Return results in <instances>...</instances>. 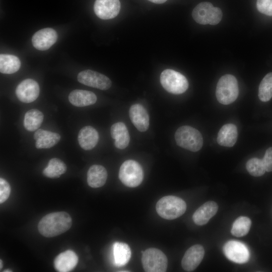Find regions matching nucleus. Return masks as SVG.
I'll return each instance as SVG.
<instances>
[{"mask_svg":"<svg viewBox=\"0 0 272 272\" xmlns=\"http://www.w3.org/2000/svg\"><path fill=\"white\" fill-rule=\"evenodd\" d=\"M72 224V218L67 213L57 212L44 216L39 221L38 228L43 236L52 237L67 231Z\"/></svg>","mask_w":272,"mask_h":272,"instance_id":"f257e3e1","label":"nucleus"},{"mask_svg":"<svg viewBox=\"0 0 272 272\" xmlns=\"http://www.w3.org/2000/svg\"><path fill=\"white\" fill-rule=\"evenodd\" d=\"M156 209L158 214L162 218L173 220L180 217L185 213L186 204L179 197L167 195L158 201Z\"/></svg>","mask_w":272,"mask_h":272,"instance_id":"f03ea898","label":"nucleus"},{"mask_svg":"<svg viewBox=\"0 0 272 272\" xmlns=\"http://www.w3.org/2000/svg\"><path fill=\"white\" fill-rule=\"evenodd\" d=\"M178 146L192 152L198 151L203 145V138L196 129L188 125L179 127L175 133Z\"/></svg>","mask_w":272,"mask_h":272,"instance_id":"7ed1b4c3","label":"nucleus"},{"mask_svg":"<svg viewBox=\"0 0 272 272\" xmlns=\"http://www.w3.org/2000/svg\"><path fill=\"white\" fill-rule=\"evenodd\" d=\"M239 89L236 78L231 75L223 76L219 80L216 91L217 100L221 104L228 105L238 97Z\"/></svg>","mask_w":272,"mask_h":272,"instance_id":"20e7f679","label":"nucleus"},{"mask_svg":"<svg viewBox=\"0 0 272 272\" xmlns=\"http://www.w3.org/2000/svg\"><path fill=\"white\" fill-rule=\"evenodd\" d=\"M160 81L164 89L173 94L183 93L188 87V82L185 77L171 69L164 70L161 74Z\"/></svg>","mask_w":272,"mask_h":272,"instance_id":"39448f33","label":"nucleus"},{"mask_svg":"<svg viewBox=\"0 0 272 272\" xmlns=\"http://www.w3.org/2000/svg\"><path fill=\"white\" fill-rule=\"evenodd\" d=\"M121 182L129 187H135L142 182L144 172L141 165L137 161L128 160L121 165L118 174Z\"/></svg>","mask_w":272,"mask_h":272,"instance_id":"423d86ee","label":"nucleus"},{"mask_svg":"<svg viewBox=\"0 0 272 272\" xmlns=\"http://www.w3.org/2000/svg\"><path fill=\"white\" fill-rule=\"evenodd\" d=\"M192 16L194 20L201 25H217L221 20V10L209 2L198 4L193 10Z\"/></svg>","mask_w":272,"mask_h":272,"instance_id":"0eeeda50","label":"nucleus"},{"mask_svg":"<svg viewBox=\"0 0 272 272\" xmlns=\"http://www.w3.org/2000/svg\"><path fill=\"white\" fill-rule=\"evenodd\" d=\"M142 263L145 271L165 272L167 268L168 260L161 250L150 248L143 252Z\"/></svg>","mask_w":272,"mask_h":272,"instance_id":"6e6552de","label":"nucleus"},{"mask_svg":"<svg viewBox=\"0 0 272 272\" xmlns=\"http://www.w3.org/2000/svg\"><path fill=\"white\" fill-rule=\"evenodd\" d=\"M77 78L80 83L101 90H107L111 86V81L107 77L90 70L80 72Z\"/></svg>","mask_w":272,"mask_h":272,"instance_id":"1a4fd4ad","label":"nucleus"},{"mask_svg":"<svg viewBox=\"0 0 272 272\" xmlns=\"http://www.w3.org/2000/svg\"><path fill=\"white\" fill-rule=\"evenodd\" d=\"M223 252L228 259L235 263H244L249 259L248 248L239 241L231 240L227 242L223 246Z\"/></svg>","mask_w":272,"mask_h":272,"instance_id":"9d476101","label":"nucleus"},{"mask_svg":"<svg viewBox=\"0 0 272 272\" xmlns=\"http://www.w3.org/2000/svg\"><path fill=\"white\" fill-rule=\"evenodd\" d=\"M40 88L35 80L27 79L22 81L16 89V94L18 99L25 103L34 101L39 96Z\"/></svg>","mask_w":272,"mask_h":272,"instance_id":"9b49d317","label":"nucleus"},{"mask_svg":"<svg viewBox=\"0 0 272 272\" xmlns=\"http://www.w3.org/2000/svg\"><path fill=\"white\" fill-rule=\"evenodd\" d=\"M120 9L119 0H96L94 10L98 17L103 20L115 18Z\"/></svg>","mask_w":272,"mask_h":272,"instance_id":"f8f14e48","label":"nucleus"},{"mask_svg":"<svg viewBox=\"0 0 272 272\" xmlns=\"http://www.w3.org/2000/svg\"><path fill=\"white\" fill-rule=\"evenodd\" d=\"M205 255V249L200 244L191 246L185 252L181 260V266L186 271H192L198 266Z\"/></svg>","mask_w":272,"mask_h":272,"instance_id":"ddd939ff","label":"nucleus"},{"mask_svg":"<svg viewBox=\"0 0 272 272\" xmlns=\"http://www.w3.org/2000/svg\"><path fill=\"white\" fill-rule=\"evenodd\" d=\"M57 39V34L51 28H46L37 31L32 36L33 46L39 50H46L51 47Z\"/></svg>","mask_w":272,"mask_h":272,"instance_id":"4468645a","label":"nucleus"},{"mask_svg":"<svg viewBox=\"0 0 272 272\" xmlns=\"http://www.w3.org/2000/svg\"><path fill=\"white\" fill-rule=\"evenodd\" d=\"M131 121L141 132L146 131L149 126V117L147 110L140 104L132 105L129 110Z\"/></svg>","mask_w":272,"mask_h":272,"instance_id":"2eb2a0df","label":"nucleus"},{"mask_svg":"<svg viewBox=\"0 0 272 272\" xmlns=\"http://www.w3.org/2000/svg\"><path fill=\"white\" fill-rule=\"evenodd\" d=\"M218 206L213 201H209L200 206L194 213L192 220L198 226L206 224L217 213Z\"/></svg>","mask_w":272,"mask_h":272,"instance_id":"dca6fc26","label":"nucleus"},{"mask_svg":"<svg viewBox=\"0 0 272 272\" xmlns=\"http://www.w3.org/2000/svg\"><path fill=\"white\" fill-rule=\"evenodd\" d=\"M78 262V257L72 250H68L58 254L54 260V266L59 272L72 270Z\"/></svg>","mask_w":272,"mask_h":272,"instance_id":"f3484780","label":"nucleus"},{"mask_svg":"<svg viewBox=\"0 0 272 272\" xmlns=\"http://www.w3.org/2000/svg\"><path fill=\"white\" fill-rule=\"evenodd\" d=\"M35 147L37 149H49L55 145L60 140V135L56 132L38 129L34 133Z\"/></svg>","mask_w":272,"mask_h":272,"instance_id":"a211bd4d","label":"nucleus"},{"mask_svg":"<svg viewBox=\"0 0 272 272\" xmlns=\"http://www.w3.org/2000/svg\"><path fill=\"white\" fill-rule=\"evenodd\" d=\"M78 142L81 147L85 150L93 149L97 144L99 134L96 129L91 126H86L79 131Z\"/></svg>","mask_w":272,"mask_h":272,"instance_id":"6ab92c4d","label":"nucleus"},{"mask_svg":"<svg viewBox=\"0 0 272 272\" xmlns=\"http://www.w3.org/2000/svg\"><path fill=\"white\" fill-rule=\"evenodd\" d=\"M111 137L115 140V146L119 149L126 148L129 143L130 137L125 124L122 122L113 124L110 128Z\"/></svg>","mask_w":272,"mask_h":272,"instance_id":"aec40b11","label":"nucleus"},{"mask_svg":"<svg viewBox=\"0 0 272 272\" xmlns=\"http://www.w3.org/2000/svg\"><path fill=\"white\" fill-rule=\"evenodd\" d=\"M70 102L77 107H85L95 104L97 101L96 95L92 92L75 90L69 95Z\"/></svg>","mask_w":272,"mask_h":272,"instance_id":"412c9836","label":"nucleus"},{"mask_svg":"<svg viewBox=\"0 0 272 272\" xmlns=\"http://www.w3.org/2000/svg\"><path fill=\"white\" fill-rule=\"evenodd\" d=\"M238 137L236 126L232 123L224 125L220 129L217 141L220 145L231 147L236 143Z\"/></svg>","mask_w":272,"mask_h":272,"instance_id":"4be33fe9","label":"nucleus"},{"mask_svg":"<svg viewBox=\"0 0 272 272\" xmlns=\"http://www.w3.org/2000/svg\"><path fill=\"white\" fill-rule=\"evenodd\" d=\"M107 178V172L103 166L93 165L87 172V183L92 188L103 186Z\"/></svg>","mask_w":272,"mask_h":272,"instance_id":"5701e85b","label":"nucleus"},{"mask_svg":"<svg viewBox=\"0 0 272 272\" xmlns=\"http://www.w3.org/2000/svg\"><path fill=\"white\" fill-rule=\"evenodd\" d=\"M19 58L14 55L1 54L0 72L5 74H12L17 72L20 68Z\"/></svg>","mask_w":272,"mask_h":272,"instance_id":"b1692460","label":"nucleus"},{"mask_svg":"<svg viewBox=\"0 0 272 272\" xmlns=\"http://www.w3.org/2000/svg\"><path fill=\"white\" fill-rule=\"evenodd\" d=\"M113 255L115 264L121 266L126 264L131 257L129 246L122 242H115L113 245Z\"/></svg>","mask_w":272,"mask_h":272,"instance_id":"393cba45","label":"nucleus"},{"mask_svg":"<svg viewBox=\"0 0 272 272\" xmlns=\"http://www.w3.org/2000/svg\"><path fill=\"white\" fill-rule=\"evenodd\" d=\"M44 118L42 112L37 109L27 111L25 114L24 125L26 129L34 131L41 126Z\"/></svg>","mask_w":272,"mask_h":272,"instance_id":"a878e982","label":"nucleus"},{"mask_svg":"<svg viewBox=\"0 0 272 272\" xmlns=\"http://www.w3.org/2000/svg\"><path fill=\"white\" fill-rule=\"evenodd\" d=\"M66 171L64 163L58 158H52L49 161L47 166L43 170V174L48 178H56Z\"/></svg>","mask_w":272,"mask_h":272,"instance_id":"bb28decb","label":"nucleus"},{"mask_svg":"<svg viewBox=\"0 0 272 272\" xmlns=\"http://www.w3.org/2000/svg\"><path fill=\"white\" fill-rule=\"evenodd\" d=\"M251 225V221L249 218L240 216L234 222L231 233L235 237L244 236L248 233Z\"/></svg>","mask_w":272,"mask_h":272,"instance_id":"cd10ccee","label":"nucleus"},{"mask_svg":"<svg viewBox=\"0 0 272 272\" xmlns=\"http://www.w3.org/2000/svg\"><path fill=\"white\" fill-rule=\"evenodd\" d=\"M258 97L262 102L268 101L272 97V73L266 75L258 88Z\"/></svg>","mask_w":272,"mask_h":272,"instance_id":"c85d7f7f","label":"nucleus"},{"mask_svg":"<svg viewBox=\"0 0 272 272\" xmlns=\"http://www.w3.org/2000/svg\"><path fill=\"white\" fill-rule=\"evenodd\" d=\"M246 168L248 173L254 177L261 176L266 171L262 159L257 158L248 160Z\"/></svg>","mask_w":272,"mask_h":272,"instance_id":"c756f323","label":"nucleus"},{"mask_svg":"<svg viewBox=\"0 0 272 272\" xmlns=\"http://www.w3.org/2000/svg\"><path fill=\"white\" fill-rule=\"evenodd\" d=\"M256 7L261 13L272 16V0H257Z\"/></svg>","mask_w":272,"mask_h":272,"instance_id":"7c9ffc66","label":"nucleus"},{"mask_svg":"<svg viewBox=\"0 0 272 272\" xmlns=\"http://www.w3.org/2000/svg\"><path fill=\"white\" fill-rule=\"evenodd\" d=\"M11 192L9 183L4 178H0V203H2L9 198Z\"/></svg>","mask_w":272,"mask_h":272,"instance_id":"2f4dec72","label":"nucleus"},{"mask_svg":"<svg viewBox=\"0 0 272 272\" xmlns=\"http://www.w3.org/2000/svg\"><path fill=\"white\" fill-rule=\"evenodd\" d=\"M266 172L272 171V147L268 148L262 159Z\"/></svg>","mask_w":272,"mask_h":272,"instance_id":"473e14b6","label":"nucleus"},{"mask_svg":"<svg viewBox=\"0 0 272 272\" xmlns=\"http://www.w3.org/2000/svg\"><path fill=\"white\" fill-rule=\"evenodd\" d=\"M153 3L160 4L165 3L167 0H148Z\"/></svg>","mask_w":272,"mask_h":272,"instance_id":"72a5a7b5","label":"nucleus"},{"mask_svg":"<svg viewBox=\"0 0 272 272\" xmlns=\"http://www.w3.org/2000/svg\"><path fill=\"white\" fill-rule=\"evenodd\" d=\"M2 267H3V261L1 259V260H0V268H1V269H2Z\"/></svg>","mask_w":272,"mask_h":272,"instance_id":"f704fd0d","label":"nucleus"},{"mask_svg":"<svg viewBox=\"0 0 272 272\" xmlns=\"http://www.w3.org/2000/svg\"><path fill=\"white\" fill-rule=\"evenodd\" d=\"M4 272H11V271H12L11 269H6L4 271Z\"/></svg>","mask_w":272,"mask_h":272,"instance_id":"c9c22d12","label":"nucleus"}]
</instances>
